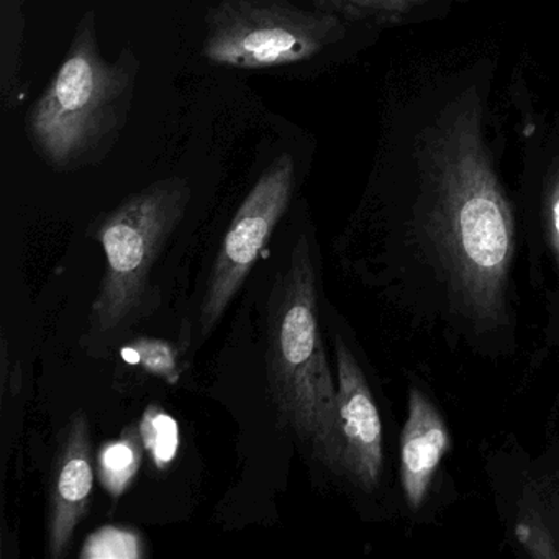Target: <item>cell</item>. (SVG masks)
<instances>
[{
    "label": "cell",
    "mask_w": 559,
    "mask_h": 559,
    "mask_svg": "<svg viewBox=\"0 0 559 559\" xmlns=\"http://www.w3.org/2000/svg\"><path fill=\"white\" fill-rule=\"evenodd\" d=\"M418 231L453 310L479 329L507 322L515 222L483 136V104L469 90L420 136Z\"/></svg>",
    "instance_id": "6da1fadb"
},
{
    "label": "cell",
    "mask_w": 559,
    "mask_h": 559,
    "mask_svg": "<svg viewBox=\"0 0 559 559\" xmlns=\"http://www.w3.org/2000/svg\"><path fill=\"white\" fill-rule=\"evenodd\" d=\"M142 61L132 44L107 60L97 15L87 9L57 73L25 114L32 152L60 173L97 166L114 152L130 120Z\"/></svg>",
    "instance_id": "7a4b0ae2"
},
{
    "label": "cell",
    "mask_w": 559,
    "mask_h": 559,
    "mask_svg": "<svg viewBox=\"0 0 559 559\" xmlns=\"http://www.w3.org/2000/svg\"><path fill=\"white\" fill-rule=\"evenodd\" d=\"M266 366L267 381L284 420L317 461L342 473L338 399L320 336L316 274L304 235L271 290Z\"/></svg>",
    "instance_id": "3957f363"
},
{
    "label": "cell",
    "mask_w": 559,
    "mask_h": 559,
    "mask_svg": "<svg viewBox=\"0 0 559 559\" xmlns=\"http://www.w3.org/2000/svg\"><path fill=\"white\" fill-rule=\"evenodd\" d=\"M191 194L188 179H159L97 222L107 264L91 312L94 329L109 332L139 309L152 264L185 218Z\"/></svg>",
    "instance_id": "277c9868"
},
{
    "label": "cell",
    "mask_w": 559,
    "mask_h": 559,
    "mask_svg": "<svg viewBox=\"0 0 559 559\" xmlns=\"http://www.w3.org/2000/svg\"><path fill=\"white\" fill-rule=\"evenodd\" d=\"M345 37L343 17L287 0H221L204 17L202 57L215 67L267 71L316 60Z\"/></svg>",
    "instance_id": "5b68a950"
},
{
    "label": "cell",
    "mask_w": 559,
    "mask_h": 559,
    "mask_svg": "<svg viewBox=\"0 0 559 559\" xmlns=\"http://www.w3.org/2000/svg\"><path fill=\"white\" fill-rule=\"evenodd\" d=\"M296 185V163L289 153L277 156L254 182L238 207L222 241L202 299V335H207L247 280L274 228L289 207Z\"/></svg>",
    "instance_id": "8992f818"
},
{
    "label": "cell",
    "mask_w": 559,
    "mask_h": 559,
    "mask_svg": "<svg viewBox=\"0 0 559 559\" xmlns=\"http://www.w3.org/2000/svg\"><path fill=\"white\" fill-rule=\"evenodd\" d=\"M336 368L342 474L361 489L372 490L378 486L384 461L381 417L365 372L340 338L336 340Z\"/></svg>",
    "instance_id": "52a82bcc"
},
{
    "label": "cell",
    "mask_w": 559,
    "mask_h": 559,
    "mask_svg": "<svg viewBox=\"0 0 559 559\" xmlns=\"http://www.w3.org/2000/svg\"><path fill=\"white\" fill-rule=\"evenodd\" d=\"M94 487L90 421L83 412L73 415L51 469L48 549L51 558L67 552L76 526L90 509Z\"/></svg>",
    "instance_id": "ba28073f"
},
{
    "label": "cell",
    "mask_w": 559,
    "mask_h": 559,
    "mask_svg": "<svg viewBox=\"0 0 559 559\" xmlns=\"http://www.w3.org/2000/svg\"><path fill=\"white\" fill-rule=\"evenodd\" d=\"M450 448V431L440 412L420 389L412 388L401 438L402 490L412 510L420 509L427 499L435 473Z\"/></svg>",
    "instance_id": "9c48e42d"
},
{
    "label": "cell",
    "mask_w": 559,
    "mask_h": 559,
    "mask_svg": "<svg viewBox=\"0 0 559 559\" xmlns=\"http://www.w3.org/2000/svg\"><path fill=\"white\" fill-rule=\"evenodd\" d=\"M0 94L5 110L15 109L22 97V53L25 47L27 19L24 14V0H0Z\"/></svg>",
    "instance_id": "30bf717a"
},
{
    "label": "cell",
    "mask_w": 559,
    "mask_h": 559,
    "mask_svg": "<svg viewBox=\"0 0 559 559\" xmlns=\"http://www.w3.org/2000/svg\"><path fill=\"white\" fill-rule=\"evenodd\" d=\"M142 435L139 427H127L122 437L104 444L97 457V474L104 489L119 499L139 473L143 460Z\"/></svg>",
    "instance_id": "8fae6325"
},
{
    "label": "cell",
    "mask_w": 559,
    "mask_h": 559,
    "mask_svg": "<svg viewBox=\"0 0 559 559\" xmlns=\"http://www.w3.org/2000/svg\"><path fill=\"white\" fill-rule=\"evenodd\" d=\"M143 447L158 469H166L175 461L179 448V428L175 418L159 405L152 404L139 424Z\"/></svg>",
    "instance_id": "7c38bea8"
},
{
    "label": "cell",
    "mask_w": 559,
    "mask_h": 559,
    "mask_svg": "<svg viewBox=\"0 0 559 559\" xmlns=\"http://www.w3.org/2000/svg\"><path fill=\"white\" fill-rule=\"evenodd\" d=\"M145 556L142 536L133 530L103 526L84 542L83 559H140Z\"/></svg>",
    "instance_id": "4fadbf2b"
},
{
    "label": "cell",
    "mask_w": 559,
    "mask_h": 559,
    "mask_svg": "<svg viewBox=\"0 0 559 559\" xmlns=\"http://www.w3.org/2000/svg\"><path fill=\"white\" fill-rule=\"evenodd\" d=\"M123 358L130 365H139L152 374L175 384L179 378L175 348L168 342L155 338H139L123 348Z\"/></svg>",
    "instance_id": "5bb4252c"
},
{
    "label": "cell",
    "mask_w": 559,
    "mask_h": 559,
    "mask_svg": "<svg viewBox=\"0 0 559 559\" xmlns=\"http://www.w3.org/2000/svg\"><path fill=\"white\" fill-rule=\"evenodd\" d=\"M543 218H545L546 240L559 271V165L552 166L546 181Z\"/></svg>",
    "instance_id": "9a60e30c"
},
{
    "label": "cell",
    "mask_w": 559,
    "mask_h": 559,
    "mask_svg": "<svg viewBox=\"0 0 559 559\" xmlns=\"http://www.w3.org/2000/svg\"><path fill=\"white\" fill-rule=\"evenodd\" d=\"M359 17H374L381 21H392L411 14L424 5L427 0H346Z\"/></svg>",
    "instance_id": "2e32d148"
},
{
    "label": "cell",
    "mask_w": 559,
    "mask_h": 559,
    "mask_svg": "<svg viewBox=\"0 0 559 559\" xmlns=\"http://www.w3.org/2000/svg\"><path fill=\"white\" fill-rule=\"evenodd\" d=\"M312 4H316V9L320 11L330 12L343 19H355V21L361 19L346 0H312Z\"/></svg>",
    "instance_id": "e0dca14e"
}]
</instances>
